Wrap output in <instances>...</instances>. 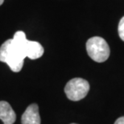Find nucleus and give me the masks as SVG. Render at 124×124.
Here are the masks:
<instances>
[{
	"instance_id": "f257e3e1",
	"label": "nucleus",
	"mask_w": 124,
	"mask_h": 124,
	"mask_svg": "<svg viewBox=\"0 0 124 124\" xmlns=\"http://www.w3.org/2000/svg\"><path fill=\"white\" fill-rule=\"evenodd\" d=\"M25 58L20 48L12 39H7L0 47V61L6 63L15 73L22 69Z\"/></svg>"
},
{
	"instance_id": "f03ea898",
	"label": "nucleus",
	"mask_w": 124,
	"mask_h": 124,
	"mask_svg": "<svg viewBox=\"0 0 124 124\" xmlns=\"http://www.w3.org/2000/svg\"><path fill=\"white\" fill-rule=\"evenodd\" d=\"M12 39L20 48L26 57L30 58L31 60H36L43 56L44 52L43 46L39 42L28 40L23 31H16Z\"/></svg>"
},
{
	"instance_id": "7ed1b4c3",
	"label": "nucleus",
	"mask_w": 124,
	"mask_h": 124,
	"mask_svg": "<svg viewBox=\"0 0 124 124\" xmlns=\"http://www.w3.org/2000/svg\"><path fill=\"white\" fill-rule=\"evenodd\" d=\"M86 50L90 57L98 63L106 61L110 53L107 42L99 36H94L88 39L86 42Z\"/></svg>"
},
{
	"instance_id": "20e7f679",
	"label": "nucleus",
	"mask_w": 124,
	"mask_h": 124,
	"mask_svg": "<svg viewBox=\"0 0 124 124\" xmlns=\"http://www.w3.org/2000/svg\"><path fill=\"white\" fill-rule=\"evenodd\" d=\"M90 91V84L83 78H76L66 84L64 93L71 101H80L87 95Z\"/></svg>"
},
{
	"instance_id": "39448f33",
	"label": "nucleus",
	"mask_w": 124,
	"mask_h": 124,
	"mask_svg": "<svg viewBox=\"0 0 124 124\" xmlns=\"http://www.w3.org/2000/svg\"><path fill=\"white\" fill-rule=\"evenodd\" d=\"M22 124H40L39 106L37 104H31L22 115Z\"/></svg>"
},
{
	"instance_id": "423d86ee",
	"label": "nucleus",
	"mask_w": 124,
	"mask_h": 124,
	"mask_svg": "<svg viewBox=\"0 0 124 124\" xmlns=\"http://www.w3.org/2000/svg\"><path fill=\"white\" fill-rule=\"evenodd\" d=\"M0 119L4 124H13L16 120V113L7 101H0Z\"/></svg>"
},
{
	"instance_id": "0eeeda50",
	"label": "nucleus",
	"mask_w": 124,
	"mask_h": 124,
	"mask_svg": "<svg viewBox=\"0 0 124 124\" xmlns=\"http://www.w3.org/2000/svg\"><path fill=\"white\" fill-rule=\"evenodd\" d=\"M118 31V35H119V37L121 38V39H122L123 41H124V16L119 21Z\"/></svg>"
},
{
	"instance_id": "6e6552de",
	"label": "nucleus",
	"mask_w": 124,
	"mask_h": 124,
	"mask_svg": "<svg viewBox=\"0 0 124 124\" xmlns=\"http://www.w3.org/2000/svg\"><path fill=\"white\" fill-rule=\"evenodd\" d=\"M115 124H124V116L118 118V119L115 121Z\"/></svg>"
},
{
	"instance_id": "1a4fd4ad",
	"label": "nucleus",
	"mask_w": 124,
	"mask_h": 124,
	"mask_svg": "<svg viewBox=\"0 0 124 124\" xmlns=\"http://www.w3.org/2000/svg\"><path fill=\"white\" fill-rule=\"evenodd\" d=\"M3 2H4V0H0V6H1L2 3H3Z\"/></svg>"
},
{
	"instance_id": "9d476101",
	"label": "nucleus",
	"mask_w": 124,
	"mask_h": 124,
	"mask_svg": "<svg viewBox=\"0 0 124 124\" xmlns=\"http://www.w3.org/2000/svg\"><path fill=\"white\" fill-rule=\"evenodd\" d=\"M71 124H77V123H71Z\"/></svg>"
}]
</instances>
